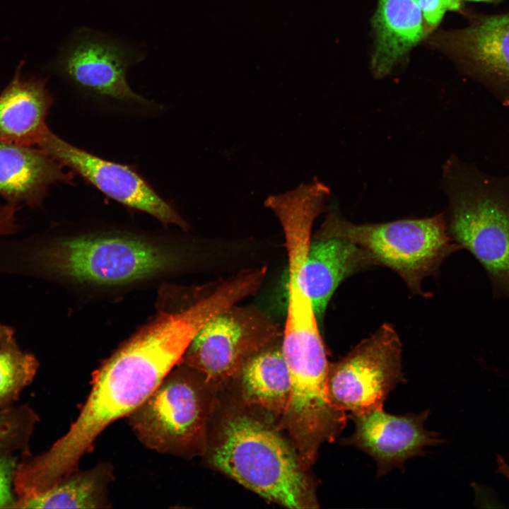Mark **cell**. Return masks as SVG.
Returning <instances> with one entry per match:
<instances>
[{
    "mask_svg": "<svg viewBox=\"0 0 509 509\" xmlns=\"http://www.w3.org/2000/svg\"><path fill=\"white\" fill-rule=\"evenodd\" d=\"M19 461L14 453L0 452V508H13L16 504L14 480Z\"/></svg>",
    "mask_w": 509,
    "mask_h": 509,
    "instance_id": "7402d4cb",
    "label": "cell"
},
{
    "mask_svg": "<svg viewBox=\"0 0 509 509\" xmlns=\"http://www.w3.org/2000/svg\"><path fill=\"white\" fill-rule=\"evenodd\" d=\"M211 462L271 501L289 508L317 507L295 454L277 433L254 418L236 415L223 423Z\"/></svg>",
    "mask_w": 509,
    "mask_h": 509,
    "instance_id": "277c9868",
    "label": "cell"
},
{
    "mask_svg": "<svg viewBox=\"0 0 509 509\" xmlns=\"http://www.w3.org/2000/svg\"><path fill=\"white\" fill-rule=\"evenodd\" d=\"M35 356L23 351L15 335L0 346V409L13 406L39 368Z\"/></svg>",
    "mask_w": 509,
    "mask_h": 509,
    "instance_id": "ffe728a7",
    "label": "cell"
},
{
    "mask_svg": "<svg viewBox=\"0 0 509 509\" xmlns=\"http://www.w3.org/2000/svg\"><path fill=\"white\" fill-rule=\"evenodd\" d=\"M315 233L350 241L365 251L376 265L388 267L411 293L424 295L421 283L462 247L450 238L445 215L358 224L330 212Z\"/></svg>",
    "mask_w": 509,
    "mask_h": 509,
    "instance_id": "8992f818",
    "label": "cell"
},
{
    "mask_svg": "<svg viewBox=\"0 0 509 509\" xmlns=\"http://www.w3.org/2000/svg\"><path fill=\"white\" fill-rule=\"evenodd\" d=\"M275 215L283 229L287 256V310L281 351L285 357L326 352L309 293L305 260L313 223L320 215L312 204L293 200Z\"/></svg>",
    "mask_w": 509,
    "mask_h": 509,
    "instance_id": "8fae6325",
    "label": "cell"
},
{
    "mask_svg": "<svg viewBox=\"0 0 509 509\" xmlns=\"http://www.w3.org/2000/svg\"><path fill=\"white\" fill-rule=\"evenodd\" d=\"M127 418L144 445L163 454L182 455L194 448L205 424L197 385L184 373L173 369Z\"/></svg>",
    "mask_w": 509,
    "mask_h": 509,
    "instance_id": "9c48e42d",
    "label": "cell"
},
{
    "mask_svg": "<svg viewBox=\"0 0 509 509\" xmlns=\"http://www.w3.org/2000/svg\"><path fill=\"white\" fill-rule=\"evenodd\" d=\"M23 64L20 62L0 95V141L35 146L48 127L46 119L54 99L46 78L22 76Z\"/></svg>",
    "mask_w": 509,
    "mask_h": 509,
    "instance_id": "2e32d148",
    "label": "cell"
},
{
    "mask_svg": "<svg viewBox=\"0 0 509 509\" xmlns=\"http://www.w3.org/2000/svg\"><path fill=\"white\" fill-rule=\"evenodd\" d=\"M18 209V206L9 203L0 204V237L18 233L21 228L16 217Z\"/></svg>",
    "mask_w": 509,
    "mask_h": 509,
    "instance_id": "cb8c5ba5",
    "label": "cell"
},
{
    "mask_svg": "<svg viewBox=\"0 0 509 509\" xmlns=\"http://www.w3.org/2000/svg\"><path fill=\"white\" fill-rule=\"evenodd\" d=\"M14 335L15 331L13 328L6 324H0V346Z\"/></svg>",
    "mask_w": 509,
    "mask_h": 509,
    "instance_id": "484cf974",
    "label": "cell"
},
{
    "mask_svg": "<svg viewBox=\"0 0 509 509\" xmlns=\"http://www.w3.org/2000/svg\"><path fill=\"white\" fill-rule=\"evenodd\" d=\"M74 177L39 148L0 141V196L7 203L40 207L51 187L73 185Z\"/></svg>",
    "mask_w": 509,
    "mask_h": 509,
    "instance_id": "5bb4252c",
    "label": "cell"
},
{
    "mask_svg": "<svg viewBox=\"0 0 509 509\" xmlns=\"http://www.w3.org/2000/svg\"><path fill=\"white\" fill-rule=\"evenodd\" d=\"M139 57L117 40L81 29L74 33L54 69L92 111L124 119L156 117L165 106L137 93L127 81L128 71Z\"/></svg>",
    "mask_w": 509,
    "mask_h": 509,
    "instance_id": "5b68a950",
    "label": "cell"
},
{
    "mask_svg": "<svg viewBox=\"0 0 509 509\" xmlns=\"http://www.w3.org/2000/svg\"><path fill=\"white\" fill-rule=\"evenodd\" d=\"M428 35L435 30L446 11L461 10L462 0H416Z\"/></svg>",
    "mask_w": 509,
    "mask_h": 509,
    "instance_id": "603a6c76",
    "label": "cell"
},
{
    "mask_svg": "<svg viewBox=\"0 0 509 509\" xmlns=\"http://www.w3.org/2000/svg\"><path fill=\"white\" fill-rule=\"evenodd\" d=\"M197 331L187 314L163 312L122 345L93 373L90 393L68 431L45 452L24 460L28 484L45 491L78 470L100 433L137 409L181 361Z\"/></svg>",
    "mask_w": 509,
    "mask_h": 509,
    "instance_id": "6da1fadb",
    "label": "cell"
},
{
    "mask_svg": "<svg viewBox=\"0 0 509 509\" xmlns=\"http://www.w3.org/2000/svg\"><path fill=\"white\" fill-rule=\"evenodd\" d=\"M113 470L100 464L84 471L76 470L45 491L17 501L13 508H107L108 486Z\"/></svg>",
    "mask_w": 509,
    "mask_h": 509,
    "instance_id": "ac0fdd59",
    "label": "cell"
},
{
    "mask_svg": "<svg viewBox=\"0 0 509 509\" xmlns=\"http://www.w3.org/2000/svg\"><path fill=\"white\" fill-rule=\"evenodd\" d=\"M447 232L484 268L496 298L509 299V175L487 174L452 155L443 166Z\"/></svg>",
    "mask_w": 509,
    "mask_h": 509,
    "instance_id": "3957f363",
    "label": "cell"
},
{
    "mask_svg": "<svg viewBox=\"0 0 509 509\" xmlns=\"http://www.w3.org/2000/svg\"><path fill=\"white\" fill-rule=\"evenodd\" d=\"M429 409L402 415L389 414L383 408L361 414H349L354 431L341 441L370 456L377 466V477L394 469H404L406 461L424 454L428 446L443 443L440 434L428 431L425 423Z\"/></svg>",
    "mask_w": 509,
    "mask_h": 509,
    "instance_id": "4fadbf2b",
    "label": "cell"
},
{
    "mask_svg": "<svg viewBox=\"0 0 509 509\" xmlns=\"http://www.w3.org/2000/svg\"><path fill=\"white\" fill-rule=\"evenodd\" d=\"M467 16V26L434 30L427 42L509 106V13Z\"/></svg>",
    "mask_w": 509,
    "mask_h": 509,
    "instance_id": "7c38bea8",
    "label": "cell"
},
{
    "mask_svg": "<svg viewBox=\"0 0 509 509\" xmlns=\"http://www.w3.org/2000/svg\"><path fill=\"white\" fill-rule=\"evenodd\" d=\"M376 266L362 248L346 240L311 236L305 260V276L312 306L322 320L339 285L353 274Z\"/></svg>",
    "mask_w": 509,
    "mask_h": 509,
    "instance_id": "9a60e30c",
    "label": "cell"
},
{
    "mask_svg": "<svg viewBox=\"0 0 509 509\" xmlns=\"http://www.w3.org/2000/svg\"><path fill=\"white\" fill-rule=\"evenodd\" d=\"M179 261L162 242L124 231L0 242V273L92 286L143 281L171 271Z\"/></svg>",
    "mask_w": 509,
    "mask_h": 509,
    "instance_id": "7a4b0ae2",
    "label": "cell"
},
{
    "mask_svg": "<svg viewBox=\"0 0 509 509\" xmlns=\"http://www.w3.org/2000/svg\"><path fill=\"white\" fill-rule=\"evenodd\" d=\"M467 1H494L497 0H467Z\"/></svg>",
    "mask_w": 509,
    "mask_h": 509,
    "instance_id": "4316f807",
    "label": "cell"
},
{
    "mask_svg": "<svg viewBox=\"0 0 509 509\" xmlns=\"http://www.w3.org/2000/svg\"><path fill=\"white\" fill-rule=\"evenodd\" d=\"M36 146L117 203L147 213L164 225H175L183 230L189 228L173 205L160 196L135 167L76 146L49 127Z\"/></svg>",
    "mask_w": 509,
    "mask_h": 509,
    "instance_id": "30bf717a",
    "label": "cell"
},
{
    "mask_svg": "<svg viewBox=\"0 0 509 509\" xmlns=\"http://www.w3.org/2000/svg\"><path fill=\"white\" fill-rule=\"evenodd\" d=\"M496 472L504 476L509 481V462H508L502 456L497 455Z\"/></svg>",
    "mask_w": 509,
    "mask_h": 509,
    "instance_id": "d4e9b609",
    "label": "cell"
},
{
    "mask_svg": "<svg viewBox=\"0 0 509 509\" xmlns=\"http://www.w3.org/2000/svg\"><path fill=\"white\" fill-rule=\"evenodd\" d=\"M39 420L28 404L0 409V452L30 454L29 443Z\"/></svg>",
    "mask_w": 509,
    "mask_h": 509,
    "instance_id": "44dd1931",
    "label": "cell"
},
{
    "mask_svg": "<svg viewBox=\"0 0 509 509\" xmlns=\"http://www.w3.org/2000/svg\"><path fill=\"white\" fill-rule=\"evenodd\" d=\"M402 344L392 324L384 323L334 363H329L327 391L332 404L351 414L383 407L399 385L402 370Z\"/></svg>",
    "mask_w": 509,
    "mask_h": 509,
    "instance_id": "52a82bcc",
    "label": "cell"
},
{
    "mask_svg": "<svg viewBox=\"0 0 509 509\" xmlns=\"http://www.w3.org/2000/svg\"><path fill=\"white\" fill-rule=\"evenodd\" d=\"M242 397L250 404L285 413L291 393L288 366L281 349L263 350L240 369Z\"/></svg>",
    "mask_w": 509,
    "mask_h": 509,
    "instance_id": "d6986e66",
    "label": "cell"
},
{
    "mask_svg": "<svg viewBox=\"0 0 509 509\" xmlns=\"http://www.w3.org/2000/svg\"><path fill=\"white\" fill-rule=\"evenodd\" d=\"M280 334L277 324L257 308L235 305L201 327L180 362L207 382H222Z\"/></svg>",
    "mask_w": 509,
    "mask_h": 509,
    "instance_id": "ba28073f",
    "label": "cell"
},
{
    "mask_svg": "<svg viewBox=\"0 0 509 509\" xmlns=\"http://www.w3.org/2000/svg\"><path fill=\"white\" fill-rule=\"evenodd\" d=\"M371 68L376 78L389 75L428 33L416 0H378Z\"/></svg>",
    "mask_w": 509,
    "mask_h": 509,
    "instance_id": "e0dca14e",
    "label": "cell"
}]
</instances>
